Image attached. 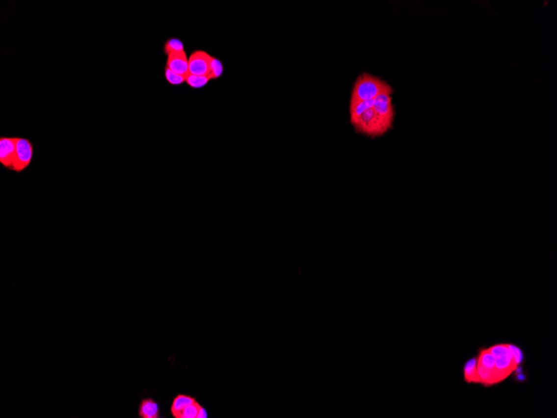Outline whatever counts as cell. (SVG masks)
<instances>
[{
    "instance_id": "6da1fadb",
    "label": "cell",
    "mask_w": 557,
    "mask_h": 418,
    "mask_svg": "<svg viewBox=\"0 0 557 418\" xmlns=\"http://www.w3.org/2000/svg\"><path fill=\"white\" fill-rule=\"evenodd\" d=\"M393 93L390 84L380 78L364 73L359 76L353 87L350 103L374 100L382 93Z\"/></svg>"
},
{
    "instance_id": "7a4b0ae2",
    "label": "cell",
    "mask_w": 557,
    "mask_h": 418,
    "mask_svg": "<svg viewBox=\"0 0 557 418\" xmlns=\"http://www.w3.org/2000/svg\"><path fill=\"white\" fill-rule=\"evenodd\" d=\"M350 123L357 133L371 138L383 136L393 129V126L380 117L373 107L366 109Z\"/></svg>"
},
{
    "instance_id": "3957f363",
    "label": "cell",
    "mask_w": 557,
    "mask_h": 418,
    "mask_svg": "<svg viewBox=\"0 0 557 418\" xmlns=\"http://www.w3.org/2000/svg\"><path fill=\"white\" fill-rule=\"evenodd\" d=\"M33 157V144L30 140L17 137L16 151L11 170L20 173L30 165Z\"/></svg>"
},
{
    "instance_id": "277c9868",
    "label": "cell",
    "mask_w": 557,
    "mask_h": 418,
    "mask_svg": "<svg viewBox=\"0 0 557 418\" xmlns=\"http://www.w3.org/2000/svg\"><path fill=\"white\" fill-rule=\"evenodd\" d=\"M211 59L212 56L205 51H194L188 58V73L194 76L209 77Z\"/></svg>"
},
{
    "instance_id": "5b68a950",
    "label": "cell",
    "mask_w": 557,
    "mask_h": 418,
    "mask_svg": "<svg viewBox=\"0 0 557 418\" xmlns=\"http://www.w3.org/2000/svg\"><path fill=\"white\" fill-rule=\"evenodd\" d=\"M392 94L393 93L386 92L378 95L374 99L373 109L380 117L393 126L396 112L392 104V97H391Z\"/></svg>"
},
{
    "instance_id": "8992f818",
    "label": "cell",
    "mask_w": 557,
    "mask_h": 418,
    "mask_svg": "<svg viewBox=\"0 0 557 418\" xmlns=\"http://www.w3.org/2000/svg\"><path fill=\"white\" fill-rule=\"evenodd\" d=\"M17 137L0 138V163L3 167L12 170L16 151Z\"/></svg>"
},
{
    "instance_id": "52a82bcc",
    "label": "cell",
    "mask_w": 557,
    "mask_h": 418,
    "mask_svg": "<svg viewBox=\"0 0 557 418\" xmlns=\"http://www.w3.org/2000/svg\"><path fill=\"white\" fill-rule=\"evenodd\" d=\"M173 72L182 76L188 75V58L186 51L179 53H170L167 58L166 66Z\"/></svg>"
},
{
    "instance_id": "ba28073f",
    "label": "cell",
    "mask_w": 557,
    "mask_h": 418,
    "mask_svg": "<svg viewBox=\"0 0 557 418\" xmlns=\"http://www.w3.org/2000/svg\"><path fill=\"white\" fill-rule=\"evenodd\" d=\"M139 418H159V407L156 401L153 399L142 400L139 408Z\"/></svg>"
},
{
    "instance_id": "9c48e42d",
    "label": "cell",
    "mask_w": 557,
    "mask_h": 418,
    "mask_svg": "<svg viewBox=\"0 0 557 418\" xmlns=\"http://www.w3.org/2000/svg\"><path fill=\"white\" fill-rule=\"evenodd\" d=\"M194 402H196V399L193 396L184 395V394L178 395L173 401L171 409H170L171 410V414L174 418H180L181 414L185 410V408L188 407V405L193 404Z\"/></svg>"
},
{
    "instance_id": "30bf717a",
    "label": "cell",
    "mask_w": 557,
    "mask_h": 418,
    "mask_svg": "<svg viewBox=\"0 0 557 418\" xmlns=\"http://www.w3.org/2000/svg\"><path fill=\"white\" fill-rule=\"evenodd\" d=\"M465 381L468 383H479V375L477 372V359L473 358L466 363L464 368Z\"/></svg>"
},
{
    "instance_id": "8fae6325",
    "label": "cell",
    "mask_w": 557,
    "mask_h": 418,
    "mask_svg": "<svg viewBox=\"0 0 557 418\" xmlns=\"http://www.w3.org/2000/svg\"><path fill=\"white\" fill-rule=\"evenodd\" d=\"M374 103V100L361 101V102H357V103H350V104H349L350 121H352V120H355L356 118L359 117L363 112L366 111V109L373 107Z\"/></svg>"
},
{
    "instance_id": "7c38bea8",
    "label": "cell",
    "mask_w": 557,
    "mask_h": 418,
    "mask_svg": "<svg viewBox=\"0 0 557 418\" xmlns=\"http://www.w3.org/2000/svg\"><path fill=\"white\" fill-rule=\"evenodd\" d=\"M185 51L183 43L181 39L171 38L168 39L164 45V52L167 56L170 53H179Z\"/></svg>"
},
{
    "instance_id": "4fadbf2b",
    "label": "cell",
    "mask_w": 557,
    "mask_h": 418,
    "mask_svg": "<svg viewBox=\"0 0 557 418\" xmlns=\"http://www.w3.org/2000/svg\"><path fill=\"white\" fill-rule=\"evenodd\" d=\"M495 363H496V358L493 357V355L491 354L490 351H488V349L480 351L479 357L477 358L478 364L483 366L484 367L488 368V369L495 370Z\"/></svg>"
},
{
    "instance_id": "5bb4252c",
    "label": "cell",
    "mask_w": 557,
    "mask_h": 418,
    "mask_svg": "<svg viewBox=\"0 0 557 418\" xmlns=\"http://www.w3.org/2000/svg\"><path fill=\"white\" fill-rule=\"evenodd\" d=\"M210 78L206 76H198L188 73L186 76V83L193 89H201L208 84Z\"/></svg>"
},
{
    "instance_id": "9a60e30c",
    "label": "cell",
    "mask_w": 557,
    "mask_h": 418,
    "mask_svg": "<svg viewBox=\"0 0 557 418\" xmlns=\"http://www.w3.org/2000/svg\"><path fill=\"white\" fill-rule=\"evenodd\" d=\"M223 71H224V68H223L221 61L212 56L211 62V74L209 76L210 80L220 78L222 74H223Z\"/></svg>"
},
{
    "instance_id": "2e32d148",
    "label": "cell",
    "mask_w": 557,
    "mask_h": 418,
    "mask_svg": "<svg viewBox=\"0 0 557 418\" xmlns=\"http://www.w3.org/2000/svg\"><path fill=\"white\" fill-rule=\"evenodd\" d=\"M164 76L169 84L172 85H181L186 82V76H180L167 67L164 69Z\"/></svg>"
},
{
    "instance_id": "e0dca14e",
    "label": "cell",
    "mask_w": 557,
    "mask_h": 418,
    "mask_svg": "<svg viewBox=\"0 0 557 418\" xmlns=\"http://www.w3.org/2000/svg\"><path fill=\"white\" fill-rule=\"evenodd\" d=\"M488 351L493 355L495 358H499V357H504L506 355L512 354L508 344H500V345L491 346L488 349Z\"/></svg>"
},
{
    "instance_id": "ac0fdd59",
    "label": "cell",
    "mask_w": 557,
    "mask_h": 418,
    "mask_svg": "<svg viewBox=\"0 0 557 418\" xmlns=\"http://www.w3.org/2000/svg\"><path fill=\"white\" fill-rule=\"evenodd\" d=\"M200 407H201V405L199 404L197 401L193 403V404L188 405V407H186L183 412H182L180 418H198V414H199V412H200Z\"/></svg>"
},
{
    "instance_id": "d6986e66",
    "label": "cell",
    "mask_w": 557,
    "mask_h": 418,
    "mask_svg": "<svg viewBox=\"0 0 557 418\" xmlns=\"http://www.w3.org/2000/svg\"><path fill=\"white\" fill-rule=\"evenodd\" d=\"M508 345H509L510 351L512 352L513 357H514V360H515V363H516V366H518L522 363V361H523V354H522V352H521V349L518 348L517 346H513L511 344H508Z\"/></svg>"
},
{
    "instance_id": "ffe728a7",
    "label": "cell",
    "mask_w": 557,
    "mask_h": 418,
    "mask_svg": "<svg viewBox=\"0 0 557 418\" xmlns=\"http://www.w3.org/2000/svg\"><path fill=\"white\" fill-rule=\"evenodd\" d=\"M208 418V413L206 412V410L201 406L200 407V412L198 414V418Z\"/></svg>"
}]
</instances>
